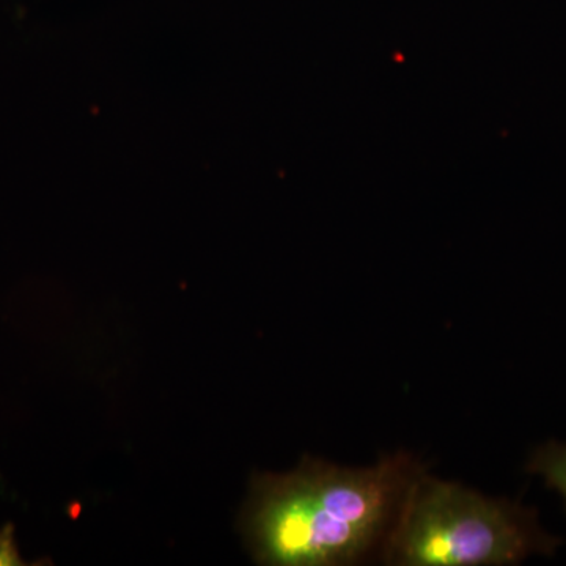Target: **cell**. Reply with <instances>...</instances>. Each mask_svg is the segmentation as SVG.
Listing matches in <instances>:
<instances>
[{
    "instance_id": "6da1fadb",
    "label": "cell",
    "mask_w": 566,
    "mask_h": 566,
    "mask_svg": "<svg viewBox=\"0 0 566 566\" xmlns=\"http://www.w3.org/2000/svg\"><path fill=\"white\" fill-rule=\"evenodd\" d=\"M422 465L397 453L349 469L305 457L289 474H255L240 531L255 564L344 566L382 546Z\"/></svg>"
},
{
    "instance_id": "7a4b0ae2",
    "label": "cell",
    "mask_w": 566,
    "mask_h": 566,
    "mask_svg": "<svg viewBox=\"0 0 566 566\" xmlns=\"http://www.w3.org/2000/svg\"><path fill=\"white\" fill-rule=\"evenodd\" d=\"M560 543L543 531L535 510L434 479L423 469L381 547L389 565L499 566L521 564L532 554L553 556Z\"/></svg>"
},
{
    "instance_id": "277c9868",
    "label": "cell",
    "mask_w": 566,
    "mask_h": 566,
    "mask_svg": "<svg viewBox=\"0 0 566 566\" xmlns=\"http://www.w3.org/2000/svg\"><path fill=\"white\" fill-rule=\"evenodd\" d=\"M24 565L17 543H14V528L11 524L3 526L0 531V566Z\"/></svg>"
},
{
    "instance_id": "3957f363",
    "label": "cell",
    "mask_w": 566,
    "mask_h": 566,
    "mask_svg": "<svg viewBox=\"0 0 566 566\" xmlns=\"http://www.w3.org/2000/svg\"><path fill=\"white\" fill-rule=\"evenodd\" d=\"M527 471L542 475L546 485L564 497L566 509V444L547 442L538 447L528 460Z\"/></svg>"
}]
</instances>
